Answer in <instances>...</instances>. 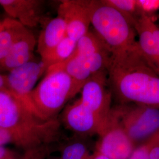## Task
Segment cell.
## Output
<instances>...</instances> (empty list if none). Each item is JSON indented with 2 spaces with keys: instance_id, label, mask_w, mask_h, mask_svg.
<instances>
[{
  "instance_id": "cb8c5ba5",
  "label": "cell",
  "mask_w": 159,
  "mask_h": 159,
  "mask_svg": "<svg viewBox=\"0 0 159 159\" xmlns=\"http://www.w3.org/2000/svg\"><path fill=\"white\" fill-rule=\"evenodd\" d=\"M136 4L139 15L152 17L153 13L159 10V0H136Z\"/></svg>"
},
{
  "instance_id": "8fae6325",
  "label": "cell",
  "mask_w": 159,
  "mask_h": 159,
  "mask_svg": "<svg viewBox=\"0 0 159 159\" xmlns=\"http://www.w3.org/2000/svg\"><path fill=\"white\" fill-rule=\"evenodd\" d=\"M43 4L39 0H0V6L9 17L27 29L42 23Z\"/></svg>"
},
{
  "instance_id": "7a4b0ae2",
  "label": "cell",
  "mask_w": 159,
  "mask_h": 159,
  "mask_svg": "<svg viewBox=\"0 0 159 159\" xmlns=\"http://www.w3.org/2000/svg\"><path fill=\"white\" fill-rule=\"evenodd\" d=\"M0 127L29 137L42 145L64 142L60 120L41 119L8 90L0 91Z\"/></svg>"
},
{
  "instance_id": "e0dca14e",
  "label": "cell",
  "mask_w": 159,
  "mask_h": 159,
  "mask_svg": "<svg viewBox=\"0 0 159 159\" xmlns=\"http://www.w3.org/2000/svg\"><path fill=\"white\" fill-rule=\"evenodd\" d=\"M76 45L77 41L67 35L57 46L41 57L46 71L49 67L63 63L71 57L75 50Z\"/></svg>"
},
{
  "instance_id": "4316f807",
  "label": "cell",
  "mask_w": 159,
  "mask_h": 159,
  "mask_svg": "<svg viewBox=\"0 0 159 159\" xmlns=\"http://www.w3.org/2000/svg\"><path fill=\"white\" fill-rule=\"evenodd\" d=\"M7 90L6 74H0V91Z\"/></svg>"
},
{
  "instance_id": "9c48e42d",
  "label": "cell",
  "mask_w": 159,
  "mask_h": 159,
  "mask_svg": "<svg viewBox=\"0 0 159 159\" xmlns=\"http://www.w3.org/2000/svg\"><path fill=\"white\" fill-rule=\"evenodd\" d=\"M100 137L97 144V152L109 159H129L136 148L125 131L110 116L107 125Z\"/></svg>"
},
{
  "instance_id": "8992f818",
  "label": "cell",
  "mask_w": 159,
  "mask_h": 159,
  "mask_svg": "<svg viewBox=\"0 0 159 159\" xmlns=\"http://www.w3.org/2000/svg\"><path fill=\"white\" fill-rule=\"evenodd\" d=\"M61 120L67 129L76 134H97L100 136L105 130L108 121V119H102L87 107L80 99L64 108Z\"/></svg>"
},
{
  "instance_id": "2e32d148",
  "label": "cell",
  "mask_w": 159,
  "mask_h": 159,
  "mask_svg": "<svg viewBox=\"0 0 159 159\" xmlns=\"http://www.w3.org/2000/svg\"><path fill=\"white\" fill-rule=\"evenodd\" d=\"M48 69L63 70L81 86H83L93 75L85 63V60L74 54L66 61L50 67Z\"/></svg>"
},
{
  "instance_id": "4fadbf2b",
  "label": "cell",
  "mask_w": 159,
  "mask_h": 159,
  "mask_svg": "<svg viewBox=\"0 0 159 159\" xmlns=\"http://www.w3.org/2000/svg\"><path fill=\"white\" fill-rule=\"evenodd\" d=\"M36 46L37 40L34 34L27 29L0 62V74L8 73L12 70L34 60L33 52Z\"/></svg>"
},
{
  "instance_id": "f1b7e54d",
  "label": "cell",
  "mask_w": 159,
  "mask_h": 159,
  "mask_svg": "<svg viewBox=\"0 0 159 159\" xmlns=\"http://www.w3.org/2000/svg\"><path fill=\"white\" fill-rule=\"evenodd\" d=\"M1 26H2V22L0 21V29L1 28Z\"/></svg>"
},
{
  "instance_id": "603a6c76",
  "label": "cell",
  "mask_w": 159,
  "mask_h": 159,
  "mask_svg": "<svg viewBox=\"0 0 159 159\" xmlns=\"http://www.w3.org/2000/svg\"><path fill=\"white\" fill-rule=\"evenodd\" d=\"M60 144L43 145L23 151L21 159H47L54 152L60 149Z\"/></svg>"
},
{
  "instance_id": "30bf717a",
  "label": "cell",
  "mask_w": 159,
  "mask_h": 159,
  "mask_svg": "<svg viewBox=\"0 0 159 159\" xmlns=\"http://www.w3.org/2000/svg\"><path fill=\"white\" fill-rule=\"evenodd\" d=\"M58 15L63 18L66 23L67 35L75 41L90 30V19L83 1H61L58 10Z\"/></svg>"
},
{
  "instance_id": "d4e9b609",
  "label": "cell",
  "mask_w": 159,
  "mask_h": 159,
  "mask_svg": "<svg viewBox=\"0 0 159 159\" xmlns=\"http://www.w3.org/2000/svg\"><path fill=\"white\" fill-rule=\"evenodd\" d=\"M22 155L6 146H0V159H21Z\"/></svg>"
},
{
  "instance_id": "ffe728a7",
  "label": "cell",
  "mask_w": 159,
  "mask_h": 159,
  "mask_svg": "<svg viewBox=\"0 0 159 159\" xmlns=\"http://www.w3.org/2000/svg\"><path fill=\"white\" fill-rule=\"evenodd\" d=\"M61 156L58 159H93L88 148L83 143L75 141H64L60 148Z\"/></svg>"
},
{
  "instance_id": "9a60e30c",
  "label": "cell",
  "mask_w": 159,
  "mask_h": 159,
  "mask_svg": "<svg viewBox=\"0 0 159 159\" xmlns=\"http://www.w3.org/2000/svg\"><path fill=\"white\" fill-rule=\"evenodd\" d=\"M27 29L17 20L10 17L6 18L2 22L0 29V62Z\"/></svg>"
},
{
  "instance_id": "5b68a950",
  "label": "cell",
  "mask_w": 159,
  "mask_h": 159,
  "mask_svg": "<svg viewBox=\"0 0 159 159\" xmlns=\"http://www.w3.org/2000/svg\"><path fill=\"white\" fill-rule=\"evenodd\" d=\"M110 117L139 146L159 131V108L126 103L111 108Z\"/></svg>"
},
{
  "instance_id": "83f0119b",
  "label": "cell",
  "mask_w": 159,
  "mask_h": 159,
  "mask_svg": "<svg viewBox=\"0 0 159 159\" xmlns=\"http://www.w3.org/2000/svg\"><path fill=\"white\" fill-rule=\"evenodd\" d=\"M93 159H110L107 157V156L103 155L102 154L99 153L98 152H97L96 154H95L94 155Z\"/></svg>"
},
{
  "instance_id": "d6986e66",
  "label": "cell",
  "mask_w": 159,
  "mask_h": 159,
  "mask_svg": "<svg viewBox=\"0 0 159 159\" xmlns=\"http://www.w3.org/2000/svg\"><path fill=\"white\" fill-rule=\"evenodd\" d=\"M12 144L25 151L43 146L34 139L0 127V146Z\"/></svg>"
},
{
  "instance_id": "7c38bea8",
  "label": "cell",
  "mask_w": 159,
  "mask_h": 159,
  "mask_svg": "<svg viewBox=\"0 0 159 159\" xmlns=\"http://www.w3.org/2000/svg\"><path fill=\"white\" fill-rule=\"evenodd\" d=\"M152 17L140 15L134 24L140 50L148 64L159 75V47L151 29Z\"/></svg>"
},
{
  "instance_id": "277c9868",
  "label": "cell",
  "mask_w": 159,
  "mask_h": 159,
  "mask_svg": "<svg viewBox=\"0 0 159 159\" xmlns=\"http://www.w3.org/2000/svg\"><path fill=\"white\" fill-rule=\"evenodd\" d=\"M82 87L63 70L48 69L30 96L31 107L43 120L56 119Z\"/></svg>"
},
{
  "instance_id": "7402d4cb",
  "label": "cell",
  "mask_w": 159,
  "mask_h": 159,
  "mask_svg": "<svg viewBox=\"0 0 159 159\" xmlns=\"http://www.w3.org/2000/svg\"><path fill=\"white\" fill-rule=\"evenodd\" d=\"M157 146H159V131L137 146L129 159H150L151 151Z\"/></svg>"
},
{
  "instance_id": "ba28073f",
  "label": "cell",
  "mask_w": 159,
  "mask_h": 159,
  "mask_svg": "<svg viewBox=\"0 0 159 159\" xmlns=\"http://www.w3.org/2000/svg\"><path fill=\"white\" fill-rule=\"evenodd\" d=\"M107 72L93 75L81 89L80 100L92 111L108 120L111 110V96L108 91L107 83Z\"/></svg>"
},
{
  "instance_id": "44dd1931",
  "label": "cell",
  "mask_w": 159,
  "mask_h": 159,
  "mask_svg": "<svg viewBox=\"0 0 159 159\" xmlns=\"http://www.w3.org/2000/svg\"><path fill=\"white\" fill-rule=\"evenodd\" d=\"M105 4L120 12L134 27L140 16L137 11L136 0H103Z\"/></svg>"
},
{
  "instance_id": "484cf974",
  "label": "cell",
  "mask_w": 159,
  "mask_h": 159,
  "mask_svg": "<svg viewBox=\"0 0 159 159\" xmlns=\"http://www.w3.org/2000/svg\"><path fill=\"white\" fill-rule=\"evenodd\" d=\"M151 29L154 35L159 47V27L156 24L153 19L151 21Z\"/></svg>"
},
{
  "instance_id": "52a82bcc",
  "label": "cell",
  "mask_w": 159,
  "mask_h": 159,
  "mask_svg": "<svg viewBox=\"0 0 159 159\" xmlns=\"http://www.w3.org/2000/svg\"><path fill=\"white\" fill-rule=\"evenodd\" d=\"M46 72V67L41 61L37 62L34 60L25 63L6 74L7 90L34 111L30 104V96L37 80Z\"/></svg>"
},
{
  "instance_id": "3957f363",
  "label": "cell",
  "mask_w": 159,
  "mask_h": 159,
  "mask_svg": "<svg viewBox=\"0 0 159 159\" xmlns=\"http://www.w3.org/2000/svg\"><path fill=\"white\" fill-rule=\"evenodd\" d=\"M91 25L111 54L136 46L134 27L120 12L102 1H83Z\"/></svg>"
},
{
  "instance_id": "5bb4252c",
  "label": "cell",
  "mask_w": 159,
  "mask_h": 159,
  "mask_svg": "<svg viewBox=\"0 0 159 159\" xmlns=\"http://www.w3.org/2000/svg\"><path fill=\"white\" fill-rule=\"evenodd\" d=\"M66 36V23L63 18L58 15L46 24L37 40V52L41 57L57 46Z\"/></svg>"
},
{
  "instance_id": "f546056e",
  "label": "cell",
  "mask_w": 159,
  "mask_h": 159,
  "mask_svg": "<svg viewBox=\"0 0 159 159\" xmlns=\"http://www.w3.org/2000/svg\"><path fill=\"white\" fill-rule=\"evenodd\" d=\"M47 159H54V158H50V157H48Z\"/></svg>"
},
{
  "instance_id": "6da1fadb",
  "label": "cell",
  "mask_w": 159,
  "mask_h": 159,
  "mask_svg": "<svg viewBox=\"0 0 159 159\" xmlns=\"http://www.w3.org/2000/svg\"><path fill=\"white\" fill-rule=\"evenodd\" d=\"M107 73L108 83L123 102L159 108V75L148 64L139 44L111 54Z\"/></svg>"
},
{
  "instance_id": "ac0fdd59",
  "label": "cell",
  "mask_w": 159,
  "mask_h": 159,
  "mask_svg": "<svg viewBox=\"0 0 159 159\" xmlns=\"http://www.w3.org/2000/svg\"><path fill=\"white\" fill-rule=\"evenodd\" d=\"M105 49L107 48L96 32L89 30L77 41L74 54L84 58Z\"/></svg>"
}]
</instances>
